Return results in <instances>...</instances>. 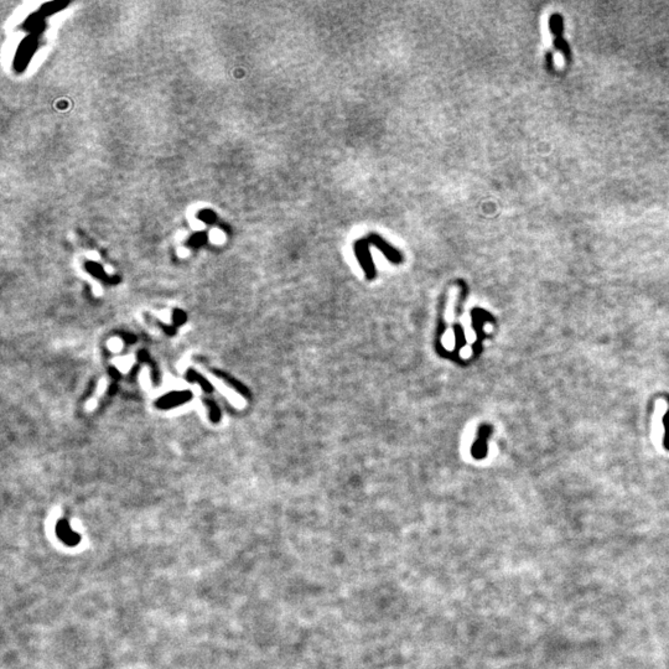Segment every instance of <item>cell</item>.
I'll return each instance as SVG.
<instances>
[{
  "instance_id": "6da1fadb",
  "label": "cell",
  "mask_w": 669,
  "mask_h": 669,
  "mask_svg": "<svg viewBox=\"0 0 669 669\" xmlns=\"http://www.w3.org/2000/svg\"><path fill=\"white\" fill-rule=\"evenodd\" d=\"M363 240H365L369 246H374L376 248L379 249V251L386 255L387 259L392 261V263L399 264L403 261V255H401V253L398 251L397 248H394L391 243L387 242L380 234L371 232V233L363 235Z\"/></svg>"
},
{
  "instance_id": "7a4b0ae2",
  "label": "cell",
  "mask_w": 669,
  "mask_h": 669,
  "mask_svg": "<svg viewBox=\"0 0 669 669\" xmlns=\"http://www.w3.org/2000/svg\"><path fill=\"white\" fill-rule=\"evenodd\" d=\"M551 29L552 33L554 34L555 39H554V46L558 49V50L563 52L564 56L566 59H569L570 56V49L566 43L565 40L561 37V33H563V19H561L560 15L558 14H554L551 17Z\"/></svg>"
},
{
  "instance_id": "3957f363",
  "label": "cell",
  "mask_w": 669,
  "mask_h": 669,
  "mask_svg": "<svg viewBox=\"0 0 669 669\" xmlns=\"http://www.w3.org/2000/svg\"><path fill=\"white\" fill-rule=\"evenodd\" d=\"M56 534L59 539L67 546H76L81 542V535L69 528L68 522L66 520H59L56 525Z\"/></svg>"
},
{
  "instance_id": "277c9868",
  "label": "cell",
  "mask_w": 669,
  "mask_h": 669,
  "mask_svg": "<svg viewBox=\"0 0 669 669\" xmlns=\"http://www.w3.org/2000/svg\"><path fill=\"white\" fill-rule=\"evenodd\" d=\"M664 424H665V429H667V436H665V445L669 447V413L665 415L664 418Z\"/></svg>"
}]
</instances>
